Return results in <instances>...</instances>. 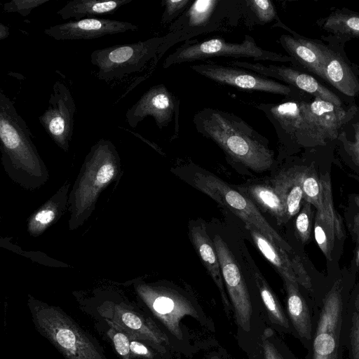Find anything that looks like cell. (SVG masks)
<instances>
[{"mask_svg":"<svg viewBox=\"0 0 359 359\" xmlns=\"http://www.w3.org/2000/svg\"><path fill=\"white\" fill-rule=\"evenodd\" d=\"M75 112V102L69 89L63 82L56 81L48 106L39 120L50 138L65 151L73 135Z\"/></svg>","mask_w":359,"mask_h":359,"instance_id":"obj_13","label":"cell"},{"mask_svg":"<svg viewBox=\"0 0 359 359\" xmlns=\"http://www.w3.org/2000/svg\"><path fill=\"white\" fill-rule=\"evenodd\" d=\"M193 2L192 0H163L164 7L161 23L163 25L172 24L180 17Z\"/></svg>","mask_w":359,"mask_h":359,"instance_id":"obj_30","label":"cell"},{"mask_svg":"<svg viewBox=\"0 0 359 359\" xmlns=\"http://www.w3.org/2000/svg\"><path fill=\"white\" fill-rule=\"evenodd\" d=\"M217 57L252 58L257 62H292L290 56L263 49L257 45L252 36L245 34L241 43L229 42L220 37L203 41H187L168 55L163 61V67L167 69L175 65L203 61Z\"/></svg>","mask_w":359,"mask_h":359,"instance_id":"obj_6","label":"cell"},{"mask_svg":"<svg viewBox=\"0 0 359 359\" xmlns=\"http://www.w3.org/2000/svg\"><path fill=\"white\" fill-rule=\"evenodd\" d=\"M272 27L284 29L290 33L280 35L278 41L287 55L292 59V67L315 75L326 83L323 72L325 43L320 39L300 35L287 27L280 20Z\"/></svg>","mask_w":359,"mask_h":359,"instance_id":"obj_16","label":"cell"},{"mask_svg":"<svg viewBox=\"0 0 359 359\" xmlns=\"http://www.w3.org/2000/svg\"><path fill=\"white\" fill-rule=\"evenodd\" d=\"M192 182L195 188L226 207L245 224H250L266 238L290 255H295L291 246L269 224L253 202L236 191L218 177L204 170L196 171Z\"/></svg>","mask_w":359,"mask_h":359,"instance_id":"obj_7","label":"cell"},{"mask_svg":"<svg viewBox=\"0 0 359 359\" xmlns=\"http://www.w3.org/2000/svg\"><path fill=\"white\" fill-rule=\"evenodd\" d=\"M189 236L203 264L219 290L223 305L229 315L231 306L224 290L220 264L213 241L208 236L205 226L202 223L191 224Z\"/></svg>","mask_w":359,"mask_h":359,"instance_id":"obj_21","label":"cell"},{"mask_svg":"<svg viewBox=\"0 0 359 359\" xmlns=\"http://www.w3.org/2000/svg\"><path fill=\"white\" fill-rule=\"evenodd\" d=\"M189 67L209 80L238 90L271 93L284 97L297 96L303 92L255 72L228 64L207 62L191 65Z\"/></svg>","mask_w":359,"mask_h":359,"instance_id":"obj_10","label":"cell"},{"mask_svg":"<svg viewBox=\"0 0 359 359\" xmlns=\"http://www.w3.org/2000/svg\"><path fill=\"white\" fill-rule=\"evenodd\" d=\"M32 134L12 100L0 91V140L6 170L31 176L43 174V163L32 141Z\"/></svg>","mask_w":359,"mask_h":359,"instance_id":"obj_5","label":"cell"},{"mask_svg":"<svg viewBox=\"0 0 359 359\" xmlns=\"http://www.w3.org/2000/svg\"><path fill=\"white\" fill-rule=\"evenodd\" d=\"M255 279L270 320L285 331L291 330L290 320L283 311L276 295L271 291L262 275L256 272Z\"/></svg>","mask_w":359,"mask_h":359,"instance_id":"obj_29","label":"cell"},{"mask_svg":"<svg viewBox=\"0 0 359 359\" xmlns=\"http://www.w3.org/2000/svg\"><path fill=\"white\" fill-rule=\"evenodd\" d=\"M114 345L117 352L125 355L129 352V341L128 338L122 333L116 334L114 337Z\"/></svg>","mask_w":359,"mask_h":359,"instance_id":"obj_36","label":"cell"},{"mask_svg":"<svg viewBox=\"0 0 359 359\" xmlns=\"http://www.w3.org/2000/svg\"><path fill=\"white\" fill-rule=\"evenodd\" d=\"M130 349L138 354L147 355L149 353L147 348L142 344L133 341L130 345Z\"/></svg>","mask_w":359,"mask_h":359,"instance_id":"obj_38","label":"cell"},{"mask_svg":"<svg viewBox=\"0 0 359 359\" xmlns=\"http://www.w3.org/2000/svg\"><path fill=\"white\" fill-rule=\"evenodd\" d=\"M137 29V25L129 22L89 18L51 26L45 29L44 33L57 41L88 40Z\"/></svg>","mask_w":359,"mask_h":359,"instance_id":"obj_17","label":"cell"},{"mask_svg":"<svg viewBox=\"0 0 359 359\" xmlns=\"http://www.w3.org/2000/svg\"><path fill=\"white\" fill-rule=\"evenodd\" d=\"M50 0H13L3 4L6 13H18L22 17L28 16L36 7L48 2Z\"/></svg>","mask_w":359,"mask_h":359,"instance_id":"obj_33","label":"cell"},{"mask_svg":"<svg viewBox=\"0 0 359 359\" xmlns=\"http://www.w3.org/2000/svg\"><path fill=\"white\" fill-rule=\"evenodd\" d=\"M226 64L246 69L276 81L291 86L309 95L318 97L338 107L355 104L340 94L331 90L327 84L320 81L311 74L293 67L276 65H264L260 62L232 60Z\"/></svg>","mask_w":359,"mask_h":359,"instance_id":"obj_11","label":"cell"},{"mask_svg":"<svg viewBox=\"0 0 359 359\" xmlns=\"http://www.w3.org/2000/svg\"><path fill=\"white\" fill-rule=\"evenodd\" d=\"M212 241L237 323L248 332L250 330L252 308L245 280L225 241L217 234L215 235Z\"/></svg>","mask_w":359,"mask_h":359,"instance_id":"obj_14","label":"cell"},{"mask_svg":"<svg viewBox=\"0 0 359 359\" xmlns=\"http://www.w3.org/2000/svg\"><path fill=\"white\" fill-rule=\"evenodd\" d=\"M58 209L54 203H50L38 211L29 222V229L33 233H40L55 218Z\"/></svg>","mask_w":359,"mask_h":359,"instance_id":"obj_31","label":"cell"},{"mask_svg":"<svg viewBox=\"0 0 359 359\" xmlns=\"http://www.w3.org/2000/svg\"><path fill=\"white\" fill-rule=\"evenodd\" d=\"M334 151L359 173V106L340 129Z\"/></svg>","mask_w":359,"mask_h":359,"instance_id":"obj_26","label":"cell"},{"mask_svg":"<svg viewBox=\"0 0 359 359\" xmlns=\"http://www.w3.org/2000/svg\"><path fill=\"white\" fill-rule=\"evenodd\" d=\"M318 27L327 33V39L346 44L359 38V13L346 8H333L330 13L316 20Z\"/></svg>","mask_w":359,"mask_h":359,"instance_id":"obj_23","label":"cell"},{"mask_svg":"<svg viewBox=\"0 0 359 359\" xmlns=\"http://www.w3.org/2000/svg\"><path fill=\"white\" fill-rule=\"evenodd\" d=\"M324 46L323 72L326 84L352 103L359 97V66L351 62L344 44L321 36Z\"/></svg>","mask_w":359,"mask_h":359,"instance_id":"obj_15","label":"cell"},{"mask_svg":"<svg viewBox=\"0 0 359 359\" xmlns=\"http://www.w3.org/2000/svg\"><path fill=\"white\" fill-rule=\"evenodd\" d=\"M353 201L355 206L359 209V195H355L353 196Z\"/></svg>","mask_w":359,"mask_h":359,"instance_id":"obj_40","label":"cell"},{"mask_svg":"<svg viewBox=\"0 0 359 359\" xmlns=\"http://www.w3.org/2000/svg\"><path fill=\"white\" fill-rule=\"evenodd\" d=\"M10 34L9 27L4 25L3 22H0V40L2 41L6 39Z\"/></svg>","mask_w":359,"mask_h":359,"instance_id":"obj_39","label":"cell"},{"mask_svg":"<svg viewBox=\"0 0 359 359\" xmlns=\"http://www.w3.org/2000/svg\"><path fill=\"white\" fill-rule=\"evenodd\" d=\"M239 189L256 206L275 217L278 224L287 222L284 204L273 186L255 184Z\"/></svg>","mask_w":359,"mask_h":359,"instance_id":"obj_27","label":"cell"},{"mask_svg":"<svg viewBox=\"0 0 359 359\" xmlns=\"http://www.w3.org/2000/svg\"><path fill=\"white\" fill-rule=\"evenodd\" d=\"M118 166L119 156L111 141L101 139L92 147L74 198L77 215L91 205L101 189L114 178Z\"/></svg>","mask_w":359,"mask_h":359,"instance_id":"obj_9","label":"cell"},{"mask_svg":"<svg viewBox=\"0 0 359 359\" xmlns=\"http://www.w3.org/2000/svg\"><path fill=\"white\" fill-rule=\"evenodd\" d=\"M122 320L128 327L134 330H138L142 326L140 318L131 313H125L123 314Z\"/></svg>","mask_w":359,"mask_h":359,"instance_id":"obj_37","label":"cell"},{"mask_svg":"<svg viewBox=\"0 0 359 359\" xmlns=\"http://www.w3.org/2000/svg\"><path fill=\"white\" fill-rule=\"evenodd\" d=\"M243 17L242 1H193L184 13L169 26L154 66L176 43L189 41L202 34L228 30L237 26Z\"/></svg>","mask_w":359,"mask_h":359,"instance_id":"obj_3","label":"cell"},{"mask_svg":"<svg viewBox=\"0 0 359 359\" xmlns=\"http://www.w3.org/2000/svg\"><path fill=\"white\" fill-rule=\"evenodd\" d=\"M150 293L152 294L151 306L155 313L175 337L180 340L182 339L180 321L185 316L198 318L195 308L190 302L175 291L151 290Z\"/></svg>","mask_w":359,"mask_h":359,"instance_id":"obj_19","label":"cell"},{"mask_svg":"<svg viewBox=\"0 0 359 359\" xmlns=\"http://www.w3.org/2000/svg\"><path fill=\"white\" fill-rule=\"evenodd\" d=\"M165 36H156L133 43L97 49L90 54V62L97 67V77L104 81L120 79L141 72L154 62Z\"/></svg>","mask_w":359,"mask_h":359,"instance_id":"obj_8","label":"cell"},{"mask_svg":"<svg viewBox=\"0 0 359 359\" xmlns=\"http://www.w3.org/2000/svg\"><path fill=\"white\" fill-rule=\"evenodd\" d=\"M341 344L348 359H359V283L350 292L341 327Z\"/></svg>","mask_w":359,"mask_h":359,"instance_id":"obj_25","label":"cell"},{"mask_svg":"<svg viewBox=\"0 0 359 359\" xmlns=\"http://www.w3.org/2000/svg\"><path fill=\"white\" fill-rule=\"evenodd\" d=\"M262 341L265 359H295L287 358L275 344L264 335L262 337Z\"/></svg>","mask_w":359,"mask_h":359,"instance_id":"obj_34","label":"cell"},{"mask_svg":"<svg viewBox=\"0 0 359 359\" xmlns=\"http://www.w3.org/2000/svg\"><path fill=\"white\" fill-rule=\"evenodd\" d=\"M132 0H73L57 11L62 20L100 18L112 15L121 6Z\"/></svg>","mask_w":359,"mask_h":359,"instance_id":"obj_24","label":"cell"},{"mask_svg":"<svg viewBox=\"0 0 359 359\" xmlns=\"http://www.w3.org/2000/svg\"><path fill=\"white\" fill-rule=\"evenodd\" d=\"M243 18L246 25H264L280 20L270 0H242Z\"/></svg>","mask_w":359,"mask_h":359,"instance_id":"obj_28","label":"cell"},{"mask_svg":"<svg viewBox=\"0 0 359 359\" xmlns=\"http://www.w3.org/2000/svg\"><path fill=\"white\" fill-rule=\"evenodd\" d=\"M256 108L273 126L282 150L294 153L336 142L358 105L341 107L302 92L278 103H259Z\"/></svg>","mask_w":359,"mask_h":359,"instance_id":"obj_1","label":"cell"},{"mask_svg":"<svg viewBox=\"0 0 359 359\" xmlns=\"http://www.w3.org/2000/svg\"><path fill=\"white\" fill-rule=\"evenodd\" d=\"M303 172L304 165H294L281 170L273 180L272 186L284 204L287 221L300 211L304 202Z\"/></svg>","mask_w":359,"mask_h":359,"instance_id":"obj_22","label":"cell"},{"mask_svg":"<svg viewBox=\"0 0 359 359\" xmlns=\"http://www.w3.org/2000/svg\"><path fill=\"white\" fill-rule=\"evenodd\" d=\"M353 283L343 277L326 284L313 307V335L308 359H343L341 327Z\"/></svg>","mask_w":359,"mask_h":359,"instance_id":"obj_4","label":"cell"},{"mask_svg":"<svg viewBox=\"0 0 359 359\" xmlns=\"http://www.w3.org/2000/svg\"><path fill=\"white\" fill-rule=\"evenodd\" d=\"M210 359H219L217 356H212Z\"/></svg>","mask_w":359,"mask_h":359,"instance_id":"obj_41","label":"cell"},{"mask_svg":"<svg viewBox=\"0 0 359 359\" xmlns=\"http://www.w3.org/2000/svg\"><path fill=\"white\" fill-rule=\"evenodd\" d=\"M322 189V205L316 210L314 231L330 241H343L345 231L341 217L334 208L332 184L329 172L320 176Z\"/></svg>","mask_w":359,"mask_h":359,"instance_id":"obj_20","label":"cell"},{"mask_svg":"<svg viewBox=\"0 0 359 359\" xmlns=\"http://www.w3.org/2000/svg\"><path fill=\"white\" fill-rule=\"evenodd\" d=\"M180 100L163 83L151 87L126 114L128 125L135 128L148 116L161 130L174 122L175 135L179 133Z\"/></svg>","mask_w":359,"mask_h":359,"instance_id":"obj_12","label":"cell"},{"mask_svg":"<svg viewBox=\"0 0 359 359\" xmlns=\"http://www.w3.org/2000/svg\"><path fill=\"white\" fill-rule=\"evenodd\" d=\"M193 122L198 133L214 142L232 161L255 172L273 165L274 152L268 140L236 114L205 107L194 114Z\"/></svg>","mask_w":359,"mask_h":359,"instance_id":"obj_2","label":"cell"},{"mask_svg":"<svg viewBox=\"0 0 359 359\" xmlns=\"http://www.w3.org/2000/svg\"><path fill=\"white\" fill-rule=\"evenodd\" d=\"M349 226L355 243V252L359 262V212H355L350 218Z\"/></svg>","mask_w":359,"mask_h":359,"instance_id":"obj_35","label":"cell"},{"mask_svg":"<svg viewBox=\"0 0 359 359\" xmlns=\"http://www.w3.org/2000/svg\"><path fill=\"white\" fill-rule=\"evenodd\" d=\"M287 311L291 327L311 355L313 335V305L309 295H304L299 285L285 280Z\"/></svg>","mask_w":359,"mask_h":359,"instance_id":"obj_18","label":"cell"},{"mask_svg":"<svg viewBox=\"0 0 359 359\" xmlns=\"http://www.w3.org/2000/svg\"><path fill=\"white\" fill-rule=\"evenodd\" d=\"M302 210L295 220V229L300 241L305 243L311 236L312 205L304 201Z\"/></svg>","mask_w":359,"mask_h":359,"instance_id":"obj_32","label":"cell"}]
</instances>
